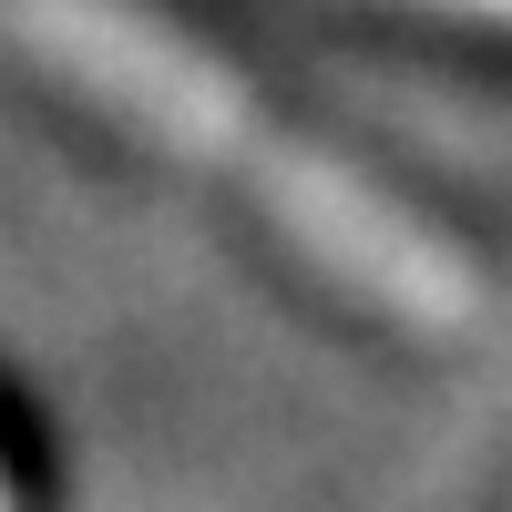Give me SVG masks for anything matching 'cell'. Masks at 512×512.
<instances>
[{
  "label": "cell",
  "instance_id": "obj_1",
  "mask_svg": "<svg viewBox=\"0 0 512 512\" xmlns=\"http://www.w3.org/2000/svg\"><path fill=\"white\" fill-rule=\"evenodd\" d=\"M134 82H154V93L185 103L175 134H185L195 154H216V164L246 154L256 185H267V205H277V226L308 246V256H328V267L349 277L369 308H390V318H410V328H461V318H472V277H461V256H451L441 236H420L410 216H390L359 175H338V164H318V154L267 144L256 123H236L246 103H216L185 62H164V52H134Z\"/></svg>",
  "mask_w": 512,
  "mask_h": 512
},
{
  "label": "cell",
  "instance_id": "obj_2",
  "mask_svg": "<svg viewBox=\"0 0 512 512\" xmlns=\"http://www.w3.org/2000/svg\"><path fill=\"white\" fill-rule=\"evenodd\" d=\"M461 11H502V21H512V0H461Z\"/></svg>",
  "mask_w": 512,
  "mask_h": 512
},
{
  "label": "cell",
  "instance_id": "obj_3",
  "mask_svg": "<svg viewBox=\"0 0 512 512\" xmlns=\"http://www.w3.org/2000/svg\"><path fill=\"white\" fill-rule=\"evenodd\" d=\"M0 512H11V492H0Z\"/></svg>",
  "mask_w": 512,
  "mask_h": 512
}]
</instances>
